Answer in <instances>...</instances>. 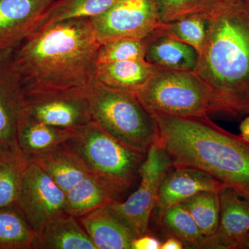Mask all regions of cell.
<instances>
[{
    "mask_svg": "<svg viewBox=\"0 0 249 249\" xmlns=\"http://www.w3.org/2000/svg\"><path fill=\"white\" fill-rule=\"evenodd\" d=\"M28 161L21 152L0 151V207L16 204Z\"/></svg>",
    "mask_w": 249,
    "mask_h": 249,
    "instance_id": "cell-25",
    "label": "cell"
},
{
    "mask_svg": "<svg viewBox=\"0 0 249 249\" xmlns=\"http://www.w3.org/2000/svg\"><path fill=\"white\" fill-rule=\"evenodd\" d=\"M121 196L109 183L90 174L66 193V212L78 218L119 201Z\"/></svg>",
    "mask_w": 249,
    "mask_h": 249,
    "instance_id": "cell-20",
    "label": "cell"
},
{
    "mask_svg": "<svg viewBox=\"0 0 249 249\" xmlns=\"http://www.w3.org/2000/svg\"><path fill=\"white\" fill-rule=\"evenodd\" d=\"M145 60L156 69L194 71L199 53L194 47L166 32L162 23L145 39Z\"/></svg>",
    "mask_w": 249,
    "mask_h": 249,
    "instance_id": "cell-15",
    "label": "cell"
},
{
    "mask_svg": "<svg viewBox=\"0 0 249 249\" xmlns=\"http://www.w3.org/2000/svg\"><path fill=\"white\" fill-rule=\"evenodd\" d=\"M155 70L145 60L97 64L94 78L113 89L136 93Z\"/></svg>",
    "mask_w": 249,
    "mask_h": 249,
    "instance_id": "cell-21",
    "label": "cell"
},
{
    "mask_svg": "<svg viewBox=\"0 0 249 249\" xmlns=\"http://www.w3.org/2000/svg\"><path fill=\"white\" fill-rule=\"evenodd\" d=\"M66 143L90 173L121 195L133 183L145 156L111 137L93 121L76 129Z\"/></svg>",
    "mask_w": 249,
    "mask_h": 249,
    "instance_id": "cell-6",
    "label": "cell"
},
{
    "mask_svg": "<svg viewBox=\"0 0 249 249\" xmlns=\"http://www.w3.org/2000/svg\"><path fill=\"white\" fill-rule=\"evenodd\" d=\"M118 1L119 0H55L42 15L35 31L54 23L69 19L96 17L107 11Z\"/></svg>",
    "mask_w": 249,
    "mask_h": 249,
    "instance_id": "cell-22",
    "label": "cell"
},
{
    "mask_svg": "<svg viewBox=\"0 0 249 249\" xmlns=\"http://www.w3.org/2000/svg\"><path fill=\"white\" fill-rule=\"evenodd\" d=\"M34 236L16 204L0 207V249H32Z\"/></svg>",
    "mask_w": 249,
    "mask_h": 249,
    "instance_id": "cell-23",
    "label": "cell"
},
{
    "mask_svg": "<svg viewBox=\"0 0 249 249\" xmlns=\"http://www.w3.org/2000/svg\"><path fill=\"white\" fill-rule=\"evenodd\" d=\"M184 206L206 237L217 231L219 220V199L217 192H201L180 203Z\"/></svg>",
    "mask_w": 249,
    "mask_h": 249,
    "instance_id": "cell-26",
    "label": "cell"
},
{
    "mask_svg": "<svg viewBox=\"0 0 249 249\" xmlns=\"http://www.w3.org/2000/svg\"><path fill=\"white\" fill-rule=\"evenodd\" d=\"M245 4H247L249 7V0H242Z\"/></svg>",
    "mask_w": 249,
    "mask_h": 249,
    "instance_id": "cell-35",
    "label": "cell"
},
{
    "mask_svg": "<svg viewBox=\"0 0 249 249\" xmlns=\"http://www.w3.org/2000/svg\"><path fill=\"white\" fill-rule=\"evenodd\" d=\"M159 18L163 24L193 16L211 15L219 5L217 0H156Z\"/></svg>",
    "mask_w": 249,
    "mask_h": 249,
    "instance_id": "cell-29",
    "label": "cell"
},
{
    "mask_svg": "<svg viewBox=\"0 0 249 249\" xmlns=\"http://www.w3.org/2000/svg\"><path fill=\"white\" fill-rule=\"evenodd\" d=\"M77 219L96 249H131L136 236L111 212L107 205Z\"/></svg>",
    "mask_w": 249,
    "mask_h": 249,
    "instance_id": "cell-16",
    "label": "cell"
},
{
    "mask_svg": "<svg viewBox=\"0 0 249 249\" xmlns=\"http://www.w3.org/2000/svg\"><path fill=\"white\" fill-rule=\"evenodd\" d=\"M210 15H193L175 22L163 24L167 33L192 46L198 53L204 48L207 38Z\"/></svg>",
    "mask_w": 249,
    "mask_h": 249,
    "instance_id": "cell-27",
    "label": "cell"
},
{
    "mask_svg": "<svg viewBox=\"0 0 249 249\" xmlns=\"http://www.w3.org/2000/svg\"><path fill=\"white\" fill-rule=\"evenodd\" d=\"M159 143L174 167L196 168L249 201V143L214 124L209 116L180 117L153 114Z\"/></svg>",
    "mask_w": 249,
    "mask_h": 249,
    "instance_id": "cell-3",
    "label": "cell"
},
{
    "mask_svg": "<svg viewBox=\"0 0 249 249\" xmlns=\"http://www.w3.org/2000/svg\"><path fill=\"white\" fill-rule=\"evenodd\" d=\"M90 19L100 45L120 37L145 39L162 24L156 0H119Z\"/></svg>",
    "mask_w": 249,
    "mask_h": 249,
    "instance_id": "cell-9",
    "label": "cell"
},
{
    "mask_svg": "<svg viewBox=\"0 0 249 249\" xmlns=\"http://www.w3.org/2000/svg\"><path fill=\"white\" fill-rule=\"evenodd\" d=\"M100 45L90 18L54 23L33 32L13 49L26 95L84 91L94 79Z\"/></svg>",
    "mask_w": 249,
    "mask_h": 249,
    "instance_id": "cell-1",
    "label": "cell"
},
{
    "mask_svg": "<svg viewBox=\"0 0 249 249\" xmlns=\"http://www.w3.org/2000/svg\"><path fill=\"white\" fill-rule=\"evenodd\" d=\"M30 160L42 168L66 193L91 174L66 142Z\"/></svg>",
    "mask_w": 249,
    "mask_h": 249,
    "instance_id": "cell-19",
    "label": "cell"
},
{
    "mask_svg": "<svg viewBox=\"0 0 249 249\" xmlns=\"http://www.w3.org/2000/svg\"><path fill=\"white\" fill-rule=\"evenodd\" d=\"M84 94L92 121L124 145L145 155L160 142L157 119L135 93L113 89L94 78Z\"/></svg>",
    "mask_w": 249,
    "mask_h": 249,
    "instance_id": "cell-4",
    "label": "cell"
},
{
    "mask_svg": "<svg viewBox=\"0 0 249 249\" xmlns=\"http://www.w3.org/2000/svg\"><path fill=\"white\" fill-rule=\"evenodd\" d=\"M184 249V245L181 240L177 237L171 236L167 239L163 243L161 244L160 249Z\"/></svg>",
    "mask_w": 249,
    "mask_h": 249,
    "instance_id": "cell-31",
    "label": "cell"
},
{
    "mask_svg": "<svg viewBox=\"0 0 249 249\" xmlns=\"http://www.w3.org/2000/svg\"><path fill=\"white\" fill-rule=\"evenodd\" d=\"M35 232L66 212V193L34 162L29 160L16 203Z\"/></svg>",
    "mask_w": 249,
    "mask_h": 249,
    "instance_id": "cell-8",
    "label": "cell"
},
{
    "mask_svg": "<svg viewBox=\"0 0 249 249\" xmlns=\"http://www.w3.org/2000/svg\"><path fill=\"white\" fill-rule=\"evenodd\" d=\"M218 1L224 4H234V3L239 2L242 0H217Z\"/></svg>",
    "mask_w": 249,
    "mask_h": 249,
    "instance_id": "cell-34",
    "label": "cell"
},
{
    "mask_svg": "<svg viewBox=\"0 0 249 249\" xmlns=\"http://www.w3.org/2000/svg\"><path fill=\"white\" fill-rule=\"evenodd\" d=\"M55 0H0V52L14 49L36 30Z\"/></svg>",
    "mask_w": 249,
    "mask_h": 249,
    "instance_id": "cell-13",
    "label": "cell"
},
{
    "mask_svg": "<svg viewBox=\"0 0 249 249\" xmlns=\"http://www.w3.org/2000/svg\"><path fill=\"white\" fill-rule=\"evenodd\" d=\"M146 44L143 39L120 37L101 44L97 53V64L126 60H145Z\"/></svg>",
    "mask_w": 249,
    "mask_h": 249,
    "instance_id": "cell-28",
    "label": "cell"
},
{
    "mask_svg": "<svg viewBox=\"0 0 249 249\" xmlns=\"http://www.w3.org/2000/svg\"><path fill=\"white\" fill-rule=\"evenodd\" d=\"M26 111L44 124L62 129L76 130L92 121L84 91L27 94Z\"/></svg>",
    "mask_w": 249,
    "mask_h": 249,
    "instance_id": "cell-11",
    "label": "cell"
},
{
    "mask_svg": "<svg viewBox=\"0 0 249 249\" xmlns=\"http://www.w3.org/2000/svg\"><path fill=\"white\" fill-rule=\"evenodd\" d=\"M161 244L158 239L147 233L135 237L132 241L131 249H160Z\"/></svg>",
    "mask_w": 249,
    "mask_h": 249,
    "instance_id": "cell-30",
    "label": "cell"
},
{
    "mask_svg": "<svg viewBox=\"0 0 249 249\" xmlns=\"http://www.w3.org/2000/svg\"><path fill=\"white\" fill-rule=\"evenodd\" d=\"M32 249H96L79 221L65 213L35 232Z\"/></svg>",
    "mask_w": 249,
    "mask_h": 249,
    "instance_id": "cell-17",
    "label": "cell"
},
{
    "mask_svg": "<svg viewBox=\"0 0 249 249\" xmlns=\"http://www.w3.org/2000/svg\"><path fill=\"white\" fill-rule=\"evenodd\" d=\"M173 166L166 150L159 142L154 144L139 167L138 189L124 202L116 201L107 205L111 212L136 237L148 233L150 216L157 204L160 184Z\"/></svg>",
    "mask_w": 249,
    "mask_h": 249,
    "instance_id": "cell-7",
    "label": "cell"
},
{
    "mask_svg": "<svg viewBox=\"0 0 249 249\" xmlns=\"http://www.w3.org/2000/svg\"><path fill=\"white\" fill-rule=\"evenodd\" d=\"M135 93L152 114L196 117L215 109L211 90L194 71L156 69Z\"/></svg>",
    "mask_w": 249,
    "mask_h": 249,
    "instance_id": "cell-5",
    "label": "cell"
},
{
    "mask_svg": "<svg viewBox=\"0 0 249 249\" xmlns=\"http://www.w3.org/2000/svg\"><path fill=\"white\" fill-rule=\"evenodd\" d=\"M76 130L58 128L37 120L26 111L18 131V145L28 160L43 155L68 142Z\"/></svg>",
    "mask_w": 249,
    "mask_h": 249,
    "instance_id": "cell-18",
    "label": "cell"
},
{
    "mask_svg": "<svg viewBox=\"0 0 249 249\" xmlns=\"http://www.w3.org/2000/svg\"><path fill=\"white\" fill-rule=\"evenodd\" d=\"M224 186L201 170L187 167H174L165 175L159 191L157 208L159 217L174 205L180 204L201 192L219 193Z\"/></svg>",
    "mask_w": 249,
    "mask_h": 249,
    "instance_id": "cell-14",
    "label": "cell"
},
{
    "mask_svg": "<svg viewBox=\"0 0 249 249\" xmlns=\"http://www.w3.org/2000/svg\"><path fill=\"white\" fill-rule=\"evenodd\" d=\"M26 112V93L13 58V49L0 52V151L20 152L18 131Z\"/></svg>",
    "mask_w": 249,
    "mask_h": 249,
    "instance_id": "cell-10",
    "label": "cell"
},
{
    "mask_svg": "<svg viewBox=\"0 0 249 249\" xmlns=\"http://www.w3.org/2000/svg\"><path fill=\"white\" fill-rule=\"evenodd\" d=\"M213 96L214 113L249 114V7L219 3L194 70Z\"/></svg>",
    "mask_w": 249,
    "mask_h": 249,
    "instance_id": "cell-2",
    "label": "cell"
},
{
    "mask_svg": "<svg viewBox=\"0 0 249 249\" xmlns=\"http://www.w3.org/2000/svg\"><path fill=\"white\" fill-rule=\"evenodd\" d=\"M240 249H249V232L245 236L243 241H242Z\"/></svg>",
    "mask_w": 249,
    "mask_h": 249,
    "instance_id": "cell-33",
    "label": "cell"
},
{
    "mask_svg": "<svg viewBox=\"0 0 249 249\" xmlns=\"http://www.w3.org/2000/svg\"><path fill=\"white\" fill-rule=\"evenodd\" d=\"M219 220L217 231L206 237L202 249H240L249 232V201L229 187L219 193Z\"/></svg>",
    "mask_w": 249,
    "mask_h": 249,
    "instance_id": "cell-12",
    "label": "cell"
},
{
    "mask_svg": "<svg viewBox=\"0 0 249 249\" xmlns=\"http://www.w3.org/2000/svg\"><path fill=\"white\" fill-rule=\"evenodd\" d=\"M240 137L249 143V115L241 122Z\"/></svg>",
    "mask_w": 249,
    "mask_h": 249,
    "instance_id": "cell-32",
    "label": "cell"
},
{
    "mask_svg": "<svg viewBox=\"0 0 249 249\" xmlns=\"http://www.w3.org/2000/svg\"><path fill=\"white\" fill-rule=\"evenodd\" d=\"M160 222L171 236L189 248L202 249L206 237L203 235L189 211L181 204L174 205L160 217Z\"/></svg>",
    "mask_w": 249,
    "mask_h": 249,
    "instance_id": "cell-24",
    "label": "cell"
}]
</instances>
